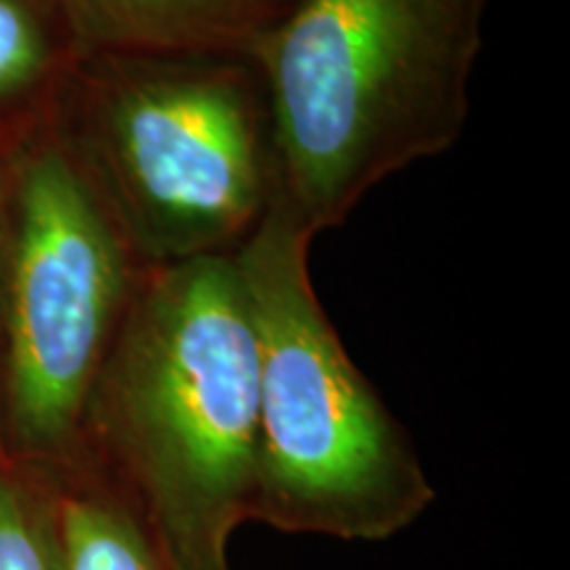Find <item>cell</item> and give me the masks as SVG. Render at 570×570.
<instances>
[{"instance_id": "3957f363", "label": "cell", "mask_w": 570, "mask_h": 570, "mask_svg": "<svg viewBox=\"0 0 570 570\" xmlns=\"http://www.w3.org/2000/svg\"><path fill=\"white\" fill-rule=\"evenodd\" d=\"M53 125L146 267L235 256L281 198L254 56H80Z\"/></svg>"}, {"instance_id": "7a4b0ae2", "label": "cell", "mask_w": 570, "mask_h": 570, "mask_svg": "<svg viewBox=\"0 0 570 570\" xmlns=\"http://www.w3.org/2000/svg\"><path fill=\"white\" fill-rule=\"evenodd\" d=\"M487 0H298L252 53L281 198L312 235L462 138Z\"/></svg>"}, {"instance_id": "9c48e42d", "label": "cell", "mask_w": 570, "mask_h": 570, "mask_svg": "<svg viewBox=\"0 0 570 570\" xmlns=\"http://www.w3.org/2000/svg\"><path fill=\"white\" fill-rule=\"evenodd\" d=\"M0 570H67L46 470L0 446Z\"/></svg>"}, {"instance_id": "30bf717a", "label": "cell", "mask_w": 570, "mask_h": 570, "mask_svg": "<svg viewBox=\"0 0 570 570\" xmlns=\"http://www.w3.org/2000/svg\"><path fill=\"white\" fill-rule=\"evenodd\" d=\"M0 269H3V154H0Z\"/></svg>"}, {"instance_id": "ba28073f", "label": "cell", "mask_w": 570, "mask_h": 570, "mask_svg": "<svg viewBox=\"0 0 570 570\" xmlns=\"http://www.w3.org/2000/svg\"><path fill=\"white\" fill-rule=\"evenodd\" d=\"M77 61L59 0H0V122L17 138L51 122Z\"/></svg>"}, {"instance_id": "6da1fadb", "label": "cell", "mask_w": 570, "mask_h": 570, "mask_svg": "<svg viewBox=\"0 0 570 570\" xmlns=\"http://www.w3.org/2000/svg\"><path fill=\"white\" fill-rule=\"evenodd\" d=\"M259 341L235 256L148 267L88 396L82 458L183 570L252 523Z\"/></svg>"}, {"instance_id": "5b68a950", "label": "cell", "mask_w": 570, "mask_h": 570, "mask_svg": "<svg viewBox=\"0 0 570 570\" xmlns=\"http://www.w3.org/2000/svg\"><path fill=\"white\" fill-rule=\"evenodd\" d=\"M146 269L53 119L3 154L6 454L48 473L82 458L92 383Z\"/></svg>"}, {"instance_id": "8992f818", "label": "cell", "mask_w": 570, "mask_h": 570, "mask_svg": "<svg viewBox=\"0 0 570 570\" xmlns=\"http://www.w3.org/2000/svg\"><path fill=\"white\" fill-rule=\"evenodd\" d=\"M296 3L298 0H59V9L80 56H252Z\"/></svg>"}, {"instance_id": "52a82bcc", "label": "cell", "mask_w": 570, "mask_h": 570, "mask_svg": "<svg viewBox=\"0 0 570 570\" xmlns=\"http://www.w3.org/2000/svg\"><path fill=\"white\" fill-rule=\"evenodd\" d=\"M48 479L67 570H183L88 460L51 470Z\"/></svg>"}, {"instance_id": "277c9868", "label": "cell", "mask_w": 570, "mask_h": 570, "mask_svg": "<svg viewBox=\"0 0 570 570\" xmlns=\"http://www.w3.org/2000/svg\"><path fill=\"white\" fill-rule=\"evenodd\" d=\"M312 240L277 198L235 254L259 341L252 523L291 537L386 541L433 508L436 489L320 304Z\"/></svg>"}]
</instances>
